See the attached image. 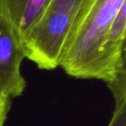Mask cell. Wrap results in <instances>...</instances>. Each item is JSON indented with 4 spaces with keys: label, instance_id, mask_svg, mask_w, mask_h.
I'll return each mask as SVG.
<instances>
[{
    "label": "cell",
    "instance_id": "cell-1",
    "mask_svg": "<svg viewBox=\"0 0 126 126\" xmlns=\"http://www.w3.org/2000/svg\"><path fill=\"white\" fill-rule=\"evenodd\" d=\"M126 0H84L60 67L71 77L98 79L101 47Z\"/></svg>",
    "mask_w": 126,
    "mask_h": 126
},
{
    "label": "cell",
    "instance_id": "cell-2",
    "mask_svg": "<svg viewBox=\"0 0 126 126\" xmlns=\"http://www.w3.org/2000/svg\"><path fill=\"white\" fill-rule=\"evenodd\" d=\"M84 0H51L23 40L25 57L42 70L61 66L67 41Z\"/></svg>",
    "mask_w": 126,
    "mask_h": 126
},
{
    "label": "cell",
    "instance_id": "cell-3",
    "mask_svg": "<svg viewBox=\"0 0 126 126\" xmlns=\"http://www.w3.org/2000/svg\"><path fill=\"white\" fill-rule=\"evenodd\" d=\"M24 58L21 38L11 23L0 16V93L11 99L22 96L26 88L21 71Z\"/></svg>",
    "mask_w": 126,
    "mask_h": 126
},
{
    "label": "cell",
    "instance_id": "cell-4",
    "mask_svg": "<svg viewBox=\"0 0 126 126\" xmlns=\"http://www.w3.org/2000/svg\"><path fill=\"white\" fill-rule=\"evenodd\" d=\"M51 0H0V16L14 28L23 42Z\"/></svg>",
    "mask_w": 126,
    "mask_h": 126
},
{
    "label": "cell",
    "instance_id": "cell-5",
    "mask_svg": "<svg viewBox=\"0 0 126 126\" xmlns=\"http://www.w3.org/2000/svg\"><path fill=\"white\" fill-rule=\"evenodd\" d=\"M115 108L107 126H126V94L113 96Z\"/></svg>",
    "mask_w": 126,
    "mask_h": 126
},
{
    "label": "cell",
    "instance_id": "cell-6",
    "mask_svg": "<svg viewBox=\"0 0 126 126\" xmlns=\"http://www.w3.org/2000/svg\"><path fill=\"white\" fill-rule=\"evenodd\" d=\"M11 99L0 93V126L5 125L8 114L11 110Z\"/></svg>",
    "mask_w": 126,
    "mask_h": 126
}]
</instances>
